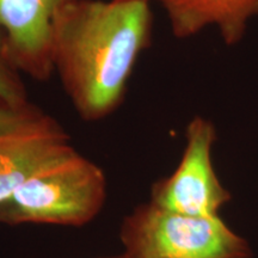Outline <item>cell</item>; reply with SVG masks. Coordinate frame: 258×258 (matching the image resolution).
<instances>
[{"instance_id": "6da1fadb", "label": "cell", "mask_w": 258, "mask_h": 258, "mask_svg": "<svg viewBox=\"0 0 258 258\" xmlns=\"http://www.w3.org/2000/svg\"><path fill=\"white\" fill-rule=\"evenodd\" d=\"M150 0H71L51 24V62L79 116L99 121L121 105L152 31Z\"/></svg>"}, {"instance_id": "7a4b0ae2", "label": "cell", "mask_w": 258, "mask_h": 258, "mask_svg": "<svg viewBox=\"0 0 258 258\" xmlns=\"http://www.w3.org/2000/svg\"><path fill=\"white\" fill-rule=\"evenodd\" d=\"M105 173L79 152L37 173L0 203V224L80 227L102 211Z\"/></svg>"}, {"instance_id": "3957f363", "label": "cell", "mask_w": 258, "mask_h": 258, "mask_svg": "<svg viewBox=\"0 0 258 258\" xmlns=\"http://www.w3.org/2000/svg\"><path fill=\"white\" fill-rule=\"evenodd\" d=\"M120 239L131 258H251L247 241L220 217H199L148 202L123 219Z\"/></svg>"}, {"instance_id": "277c9868", "label": "cell", "mask_w": 258, "mask_h": 258, "mask_svg": "<svg viewBox=\"0 0 258 258\" xmlns=\"http://www.w3.org/2000/svg\"><path fill=\"white\" fill-rule=\"evenodd\" d=\"M215 140L214 124L207 118L195 116L186 125L185 148L178 166L169 177L154 183L150 202L183 214L219 217L231 195L213 166L212 150Z\"/></svg>"}, {"instance_id": "5b68a950", "label": "cell", "mask_w": 258, "mask_h": 258, "mask_svg": "<svg viewBox=\"0 0 258 258\" xmlns=\"http://www.w3.org/2000/svg\"><path fill=\"white\" fill-rule=\"evenodd\" d=\"M71 0H0V36L11 62L21 73L46 80L54 72L51 24Z\"/></svg>"}, {"instance_id": "8992f818", "label": "cell", "mask_w": 258, "mask_h": 258, "mask_svg": "<svg viewBox=\"0 0 258 258\" xmlns=\"http://www.w3.org/2000/svg\"><path fill=\"white\" fill-rule=\"evenodd\" d=\"M77 152L56 121L44 127L0 134V203L37 173Z\"/></svg>"}, {"instance_id": "52a82bcc", "label": "cell", "mask_w": 258, "mask_h": 258, "mask_svg": "<svg viewBox=\"0 0 258 258\" xmlns=\"http://www.w3.org/2000/svg\"><path fill=\"white\" fill-rule=\"evenodd\" d=\"M178 38L215 27L227 44L243 38L250 19L258 16V0H159Z\"/></svg>"}, {"instance_id": "ba28073f", "label": "cell", "mask_w": 258, "mask_h": 258, "mask_svg": "<svg viewBox=\"0 0 258 258\" xmlns=\"http://www.w3.org/2000/svg\"><path fill=\"white\" fill-rule=\"evenodd\" d=\"M55 122L31 103L21 105L6 104L0 102V134L10 132L44 127Z\"/></svg>"}, {"instance_id": "9c48e42d", "label": "cell", "mask_w": 258, "mask_h": 258, "mask_svg": "<svg viewBox=\"0 0 258 258\" xmlns=\"http://www.w3.org/2000/svg\"><path fill=\"white\" fill-rule=\"evenodd\" d=\"M0 102L21 105L28 103V93L21 72L11 62L0 36Z\"/></svg>"}, {"instance_id": "30bf717a", "label": "cell", "mask_w": 258, "mask_h": 258, "mask_svg": "<svg viewBox=\"0 0 258 258\" xmlns=\"http://www.w3.org/2000/svg\"><path fill=\"white\" fill-rule=\"evenodd\" d=\"M103 258H131L128 254H125L124 252L122 254H118V256H112V257H103Z\"/></svg>"}]
</instances>
